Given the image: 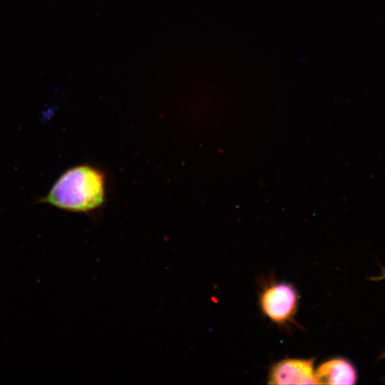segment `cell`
Instances as JSON below:
<instances>
[{
    "label": "cell",
    "instance_id": "obj_3",
    "mask_svg": "<svg viewBox=\"0 0 385 385\" xmlns=\"http://www.w3.org/2000/svg\"><path fill=\"white\" fill-rule=\"evenodd\" d=\"M314 358H285L270 369L269 384H317Z\"/></svg>",
    "mask_w": 385,
    "mask_h": 385
},
{
    "label": "cell",
    "instance_id": "obj_1",
    "mask_svg": "<svg viewBox=\"0 0 385 385\" xmlns=\"http://www.w3.org/2000/svg\"><path fill=\"white\" fill-rule=\"evenodd\" d=\"M106 197L103 172L90 165H78L62 173L39 203L62 210L89 212L99 207Z\"/></svg>",
    "mask_w": 385,
    "mask_h": 385
},
{
    "label": "cell",
    "instance_id": "obj_2",
    "mask_svg": "<svg viewBox=\"0 0 385 385\" xmlns=\"http://www.w3.org/2000/svg\"><path fill=\"white\" fill-rule=\"evenodd\" d=\"M299 302L297 289L286 282L267 284L259 295L260 308L270 321L278 325L294 322Z\"/></svg>",
    "mask_w": 385,
    "mask_h": 385
},
{
    "label": "cell",
    "instance_id": "obj_4",
    "mask_svg": "<svg viewBox=\"0 0 385 385\" xmlns=\"http://www.w3.org/2000/svg\"><path fill=\"white\" fill-rule=\"evenodd\" d=\"M317 384L351 385L356 383L357 371L353 364L344 357L329 359L315 369Z\"/></svg>",
    "mask_w": 385,
    "mask_h": 385
},
{
    "label": "cell",
    "instance_id": "obj_5",
    "mask_svg": "<svg viewBox=\"0 0 385 385\" xmlns=\"http://www.w3.org/2000/svg\"><path fill=\"white\" fill-rule=\"evenodd\" d=\"M384 356H385V353H384Z\"/></svg>",
    "mask_w": 385,
    "mask_h": 385
}]
</instances>
